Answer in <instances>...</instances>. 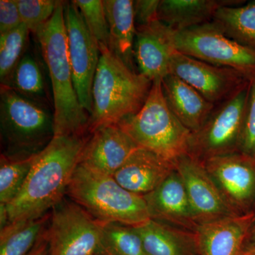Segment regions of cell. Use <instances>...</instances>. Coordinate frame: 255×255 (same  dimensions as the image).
I'll list each match as a JSON object with an SVG mask.
<instances>
[{"mask_svg":"<svg viewBox=\"0 0 255 255\" xmlns=\"http://www.w3.org/2000/svg\"><path fill=\"white\" fill-rule=\"evenodd\" d=\"M50 213L46 233L49 255H106L102 223L81 206L65 197Z\"/></svg>","mask_w":255,"mask_h":255,"instance_id":"9c48e42d","label":"cell"},{"mask_svg":"<svg viewBox=\"0 0 255 255\" xmlns=\"http://www.w3.org/2000/svg\"><path fill=\"white\" fill-rule=\"evenodd\" d=\"M176 50L173 30L159 20L136 25L134 57L139 73L150 81L171 74V59Z\"/></svg>","mask_w":255,"mask_h":255,"instance_id":"5bb4252c","label":"cell"},{"mask_svg":"<svg viewBox=\"0 0 255 255\" xmlns=\"http://www.w3.org/2000/svg\"><path fill=\"white\" fill-rule=\"evenodd\" d=\"M60 1L55 0H16L23 24L33 33L52 17Z\"/></svg>","mask_w":255,"mask_h":255,"instance_id":"f546056e","label":"cell"},{"mask_svg":"<svg viewBox=\"0 0 255 255\" xmlns=\"http://www.w3.org/2000/svg\"><path fill=\"white\" fill-rule=\"evenodd\" d=\"M102 226L106 255H147L135 226L116 222Z\"/></svg>","mask_w":255,"mask_h":255,"instance_id":"484cf974","label":"cell"},{"mask_svg":"<svg viewBox=\"0 0 255 255\" xmlns=\"http://www.w3.org/2000/svg\"><path fill=\"white\" fill-rule=\"evenodd\" d=\"M29 29L21 23L18 27L0 34V81L6 85L20 60L25 55Z\"/></svg>","mask_w":255,"mask_h":255,"instance_id":"83f0119b","label":"cell"},{"mask_svg":"<svg viewBox=\"0 0 255 255\" xmlns=\"http://www.w3.org/2000/svg\"><path fill=\"white\" fill-rule=\"evenodd\" d=\"M36 155L0 157V203L9 204L14 200L26 182Z\"/></svg>","mask_w":255,"mask_h":255,"instance_id":"4316f807","label":"cell"},{"mask_svg":"<svg viewBox=\"0 0 255 255\" xmlns=\"http://www.w3.org/2000/svg\"><path fill=\"white\" fill-rule=\"evenodd\" d=\"M0 130L5 145L3 154L31 157L41 152L54 137V117L43 104L1 85Z\"/></svg>","mask_w":255,"mask_h":255,"instance_id":"8992f818","label":"cell"},{"mask_svg":"<svg viewBox=\"0 0 255 255\" xmlns=\"http://www.w3.org/2000/svg\"><path fill=\"white\" fill-rule=\"evenodd\" d=\"M255 217L253 212L199 225L194 232L199 255H241Z\"/></svg>","mask_w":255,"mask_h":255,"instance_id":"ac0fdd59","label":"cell"},{"mask_svg":"<svg viewBox=\"0 0 255 255\" xmlns=\"http://www.w3.org/2000/svg\"><path fill=\"white\" fill-rule=\"evenodd\" d=\"M174 169V162L138 147L113 177L128 191L144 196L155 190Z\"/></svg>","mask_w":255,"mask_h":255,"instance_id":"e0dca14e","label":"cell"},{"mask_svg":"<svg viewBox=\"0 0 255 255\" xmlns=\"http://www.w3.org/2000/svg\"><path fill=\"white\" fill-rule=\"evenodd\" d=\"M212 21L231 39L255 50V1L243 6H223Z\"/></svg>","mask_w":255,"mask_h":255,"instance_id":"cb8c5ba5","label":"cell"},{"mask_svg":"<svg viewBox=\"0 0 255 255\" xmlns=\"http://www.w3.org/2000/svg\"><path fill=\"white\" fill-rule=\"evenodd\" d=\"M250 93V82L235 92L196 131L191 132L188 154L201 162L239 152Z\"/></svg>","mask_w":255,"mask_h":255,"instance_id":"52a82bcc","label":"cell"},{"mask_svg":"<svg viewBox=\"0 0 255 255\" xmlns=\"http://www.w3.org/2000/svg\"><path fill=\"white\" fill-rule=\"evenodd\" d=\"M138 147L117 124L102 127L87 139L78 164L113 176Z\"/></svg>","mask_w":255,"mask_h":255,"instance_id":"2e32d148","label":"cell"},{"mask_svg":"<svg viewBox=\"0 0 255 255\" xmlns=\"http://www.w3.org/2000/svg\"><path fill=\"white\" fill-rule=\"evenodd\" d=\"M89 31L100 46H109V26L102 0H73Z\"/></svg>","mask_w":255,"mask_h":255,"instance_id":"f1b7e54d","label":"cell"},{"mask_svg":"<svg viewBox=\"0 0 255 255\" xmlns=\"http://www.w3.org/2000/svg\"><path fill=\"white\" fill-rule=\"evenodd\" d=\"M100 52L89 120L88 130L92 133L137 113L145 104L152 84L129 68L108 46H100Z\"/></svg>","mask_w":255,"mask_h":255,"instance_id":"3957f363","label":"cell"},{"mask_svg":"<svg viewBox=\"0 0 255 255\" xmlns=\"http://www.w3.org/2000/svg\"><path fill=\"white\" fill-rule=\"evenodd\" d=\"M10 223L7 205L0 203V230L6 227Z\"/></svg>","mask_w":255,"mask_h":255,"instance_id":"d590c367","label":"cell"},{"mask_svg":"<svg viewBox=\"0 0 255 255\" xmlns=\"http://www.w3.org/2000/svg\"><path fill=\"white\" fill-rule=\"evenodd\" d=\"M135 227L147 255H199L194 232L152 219Z\"/></svg>","mask_w":255,"mask_h":255,"instance_id":"ffe728a7","label":"cell"},{"mask_svg":"<svg viewBox=\"0 0 255 255\" xmlns=\"http://www.w3.org/2000/svg\"><path fill=\"white\" fill-rule=\"evenodd\" d=\"M4 86L26 98L44 105V79L39 64L29 53H25Z\"/></svg>","mask_w":255,"mask_h":255,"instance_id":"d4e9b609","label":"cell"},{"mask_svg":"<svg viewBox=\"0 0 255 255\" xmlns=\"http://www.w3.org/2000/svg\"><path fill=\"white\" fill-rule=\"evenodd\" d=\"M50 216L12 221L0 230V255H27L48 227Z\"/></svg>","mask_w":255,"mask_h":255,"instance_id":"603a6c76","label":"cell"},{"mask_svg":"<svg viewBox=\"0 0 255 255\" xmlns=\"http://www.w3.org/2000/svg\"><path fill=\"white\" fill-rule=\"evenodd\" d=\"M46 230L37 242L36 246L27 255H49L48 241L46 239Z\"/></svg>","mask_w":255,"mask_h":255,"instance_id":"e575fe53","label":"cell"},{"mask_svg":"<svg viewBox=\"0 0 255 255\" xmlns=\"http://www.w3.org/2000/svg\"><path fill=\"white\" fill-rule=\"evenodd\" d=\"M117 125L138 147L152 151L174 163L181 156L188 154L191 131L169 109L161 79L152 82L147 100L140 110Z\"/></svg>","mask_w":255,"mask_h":255,"instance_id":"5b68a950","label":"cell"},{"mask_svg":"<svg viewBox=\"0 0 255 255\" xmlns=\"http://www.w3.org/2000/svg\"><path fill=\"white\" fill-rule=\"evenodd\" d=\"M64 6L65 1H60L52 17L33 33L51 81L55 136H83L85 130H88L90 117L80 105L74 86Z\"/></svg>","mask_w":255,"mask_h":255,"instance_id":"7a4b0ae2","label":"cell"},{"mask_svg":"<svg viewBox=\"0 0 255 255\" xmlns=\"http://www.w3.org/2000/svg\"><path fill=\"white\" fill-rule=\"evenodd\" d=\"M23 23L16 0L0 1V34L7 33Z\"/></svg>","mask_w":255,"mask_h":255,"instance_id":"1f68e13d","label":"cell"},{"mask_svg":"<svg viewBox=\"0 0 255 255\" xmlns=\"http://www.w3.org/2000/svg\"><path fill=\"white\" fill-rule=\"evenodd\" d=\"M239 152L255 159V80L250 82V93Z\"/></svg>","mask_w":255,"mask_h":255,"instance_id":"4dcf8cb0","label":"cell"},{"mask_svg":"<svg viewBox=\"0 0 255 255\" xmlns=\"http://www.w3.org/2000/svg\"><path fill=\"white\" fill-rule=\"evenodd\" d=\"M174 43L183 54L255 80V50L231 39L214 21L174 31Z\"/></svg>","mask_w":255,"mask_h":255,"instance_id":"ba28073f","label":"cell"},{"mask_svg":"<svg viewBox=\"0 0 255 255\" xmlns=\"http://www.w3.org/2000/svg\"><path fill=\"white\" fill-rule=\"evenodd\" d=\"M238 0H159L158 19L174 31L212 21L218 9L225 6H238Z\"/></svg>","mask_w":255,"mask_h":255,"instance_id":"44dd1931","label":"cell"},{"mask_svg":"<svg viewBox=\"0 0 255 255\" xmlns=\"http://www.w3.org/2000/svg\"><path fill=\"white\" fill-rule=\"evenodd\" d=\"M241 255H248L241 254Z\"/></svg>","mask_w":255,"mask_h":255,"instance_id":"8d00e7d4","label":"cell"},{"mask_svg":"<svg viewBox=\"0 0 255 255\" xmlns=\"http://www.w3.org/2000/svg\"><path fill=\"white\" fill-rule=\"evenodd\" d=\"M174 164L187 189L199 226L241 215L230 205L202 162L185 154Z\"/></svg>","mask_w":255,"mask_h":255,"instance_id":"7c38bea8","label":"cell"},{"mask_svg":"<svg viewBox=\"0 0 255 255\" xmlns=\"http://www.w3.org/2000/svg\"><path fill=\"white\" fill-rule=\"evenodd\" d=\"M159 0L134 1V14L137 26L148 24L158 19Z\"/></svg>","mask_w":255,"mask_h":255,"instance_id":"d6a6232c","label":"cell"},{"mask_svg":"<svg viewBox=\"0 0 255 255\" xmlns=\"http://www.w3.org/2000/svg\"><path fill=\"white\" fill-rule=\"evenodd\" d=\"M64 9L74 86L82 108L91 114L92 85L100 61V47L73 1L65 2Z\"/></svg>","mask_w":255,"mask_h":255,"instance_id":"30bf717a","label":"cell"},{"mask_svg":"<svg viewBox=\"0 0 255 255\" xmlns=\"http://www.w3.org/2000/svg\"><path fill=\"white\" fill-rule=\"evenodd\" d=\"M241 254L255 255V217L247 233Z\"/></svg>","mask_w":255,"mask_h":255,"instance_id":"836d02e7","label":"cell"},{"mask_svg":"<svg viewBox=\"0 0 255 255\" xmlns=\"http://www.w3.org/2000/svg\"><path fill=\"white\" fill-rule=\"evenodd\" d=\"M142 196L150 219L195 232L199 223L176 169L155 190Z\"/></svg>","mask_w":255,"mask_h":255,"instance_id":"9a60e30c","label":"cell"},{"mask_svg":"<svg viewBox=\"0 0 255 255\" xmlns=\"http://www.w3.org/2000/svg\"><path fill=\"white\" fill-rule=\"evenodd\" d=\"M203 163L238 214L255 213V159L237 152Z\"/></svg>","mask_w":255,"mask_h":255,"instance_id":"8fae6325","label":"cell"},{"mask_svg":"<svg viewBox=\"0 0 255 255\" xmlns=\"http://www.w3.org/2000/svg\"><path fill=\"white\" fill-rule=\"evenodd\" d=\"M66 195L101 223L137 226L150 219L143 196L121 186L113 176L78 164Z\"/></svg>","mask_w":255,"mask_h":255,"instance_id":"277c9868","label":"cell"},{"mask_svg":"<svg viewBox=\"0 0 255 255\" xmlns=\"http://www.w3.org/2000/svg\"><path fill=\"white\" fill-rule=\"evenodd\" d=\"M87 139L54 136L37 154L18 196L7 205L10 222L41 217L65 197Z\"/></svg>","mask_w":255,"mask_h":255,"instance_id":"6da1fadb","label":"cell"},{"mask_svg":"<svg viewBox=\"0 0 255 255\" xmlns=\"http://www.w3.org/2000/svg\"><path fill=\"white\" fill-rule=\"evenodd\" d=\"M170 73L214 105L227 100L250 82L236 70L211 65L177 50L171 59Z\"/></svg>","mask_w":255,"mask_h":255,"instance_id":"4fadbf2b","label":"cell"},{"mask_svg":"<svg viewBox=\"0 0 255 255\" xmlns=\"http://www.w3.org/2000/svg\"><path fill=\"white\" fill-rule=\"evenodd\" d=\"M162 85L166 102L179 122L191 132L200 128L214 110V104L174 74L162 79Z\"/></svg>","mask_w":255,"mask_h":255,"instance_id":"d6986e66","label":"cell"},{"mask_svg":"<svg viewBox=\"0 0 255 255\" xmlns=\"http://www.w3.org/2000/svg\"><path fill=\"white\" fill-rule=\"evenodd\" d=\"M132 0H104L109 26V47L132 70L136 26Z\"/></svg>","mask_w":255,"mask_h":255,"instance_id":"7402d4cb","label":"cell"}]
</instances>
